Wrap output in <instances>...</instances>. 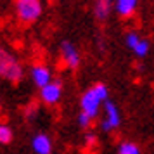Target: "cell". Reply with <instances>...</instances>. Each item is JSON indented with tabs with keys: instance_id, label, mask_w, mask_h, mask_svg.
I'll return each mask as SVG.
<instances>
[{
	"instance_id": "6da1fadb",
	"label": "cell",
	"mask_w": 154,
	"mask_h": 154,
	"mask_svg": "<svg viewBox=\"0 0 154 154\" xmlns=\"http://www.w3.org/2000/svg\"><path fill=\"white\" fill-rule=\"evenodd\" d=\"M106 100H109V88L106 83L99 82L80 95V109H82V112H85L87 116L94 119L99 116L100 106H104Z\"/></svg>"
},
{
	"instance_id": "7a4b0ae2",
	"label": "cell",
	"mask_w": 154,
	"mask_h": 154,
	"mask_svg": "<svg viewBox=\"0 0 154 154\" xmlns=\"http://www.w3.org/2000/svg\"><path fill=\"white\" fill-rule=\"evenodd\" d=\"M23 76H24V68L19 63V59L0 45V78L11 83H17L23 80Z\"/></svg>"
},
{
	"instance_id": "3957f363",
	"label": "cell",
	"mask_w": 154,
	"mask_h": 154,
	"mask_svg": "<svg viewBox=\"0 0 154 154\" xmlns=\"http://www.w3.org/2000/svg\"><path fill=\"white\" fill-rule=\"evenodd\" d=\"M14 5H16V16L23 24L36 23L43 12V5L40 0H17Z\"/></svg>"
},
{
	"instance_id": "277c9868",
	"label": "cell",
	"mask_w": 154,
	"mask_h": 154,
	"mask_svg": "<svg viewBox=\"0 0 154 154\" xmlns=\"http://www.w3.org/2000/svg\"><path fill=\"white\" fill-rule=\"evenodd\" d=\"M102 119H100V130L106 133L112 132V130H118L121 125V112L119 107L116 106V102H112L111 99L106 100L102 106Z\"/></svg>"
},
{
	"instance_id": "5b68a950",
	"label": "cell",
	"mask_w": 154,
	"mask_h": 154,
	"mask_svg": "<svg viewBox=\"0 0 154 154\" xmlns=\"http://www.w3.org/2000/svg\"><path fill=\"white\" fill-rule=\"evenodd\" d=\"M59 50H61V59H63V63L66 64V68H69V69H76L80 63H82V56H80V52H78L76 45L69 40H63L61 45H59Z\"/></svg>"
},
{
	"instance_id": "8992f818",
	"label": "cell",
	"mask_w": 154,
	"mask_h": 154,
	"mask_svg": "<svg viewBox=\"0 0 154 154\" xmlns=\"http://www.w3.org/2000/svg\"><path fill=\"white\" fill-rule=\"evenodd\" d=\"M29 78H31L33 85L38 87L40 90H42L43 87H47L54 80L52 78V69L47 64H33L31 69H29Z\"/></svg>"
},
{
	"instance_id": "52a82bcc",
	"label": "cell",
	"mask_w": 154,
	"mask_h": 154,
	"mask_svg": "<svg viewBox=\"0 0 154 154\" xmlns=\"http://www.w3.org/2000/svg\"><path fill=\"white\" fill-rule=\"evenodd\" d=\"M63 97V83L59 80H52L47 87L40 90V100L47 106H56Z\"/></svg>"
},
{
	"instance_id": "ba28073f",
	"label": "cell",
	"mask_w": 154,
	"mask_h": 154,
	"mask_svg": "<svg viewBox=\"0 0 154 154\" xmlns=\"http://www.w3.org/2000/svg\"><path fill=\"white\" fill-rule=\"evenodd\" d=\"M31 149L35 154H50L52 152V139L47 133H35L31 139Z\"/></svg>"
},
{
	"instance_id": "9c48e42d",
	"label": "cell",
	"mask_w": 154,
	"mask_h": 154,
	"mask_svg": "<svg viewBox=\"0 0 154 154\" xmlns=\"http://www.w3.org/2000/svg\"><path fill=\"white\" fill-rule=\"evenodd\" d=\"M137 0H116L114 2V11L119 17H130L137 11Z\"/></svg>"
},
{
	"instance_id": "30bf717a",
	"label": "cell",
	"mask_w": 154,
	"mask_h": 154,
	"mask_svg": "<svg viewBox=\"0 0 154 154\" xmlns=\"http://www.w3.org/2000/svg\"><path fill=\"white\" fill-rule=\"evenodd\" d=\"M112 11V4L111 2H107V0H99L94 4V17L99 19V21H104L109 17Z\"/></svg>"
},
{
	"instance_id": "8fae6325",
	"label": "cell",
	"mask_w": 154,
	"mask_h": 154,
	"mask_svg": "<svg viewBox=\"0 0 154 154\" xmlns=\"http://www.w3.org/2000/svg\"><path fill=\"white\" fill-rule=\"evenodd\" d=\"M116 154H142V151L133 140H121L118 144Z\"/></svg>"
},
{
	"instance_id": "7c38bea8",
	"label": "cell",
	"mask_w": 154,
	"mask_h": 154,
	"mask_svg": "<svg viewBox=\"0 0 154 154\" xmlns=\"http://www.w3.org/2000/svg\"><path fill=\"white\" fill-rule=\"evenodd\" d=\"M12 137H14V133H12L11 125H7V123H0V144H2V146L11 144Z\"/></svg>"
},
{
	"instance_id": "4fadbf2b",
	"label": "cell",
	"mask_w": 154,
	"mask_h": 154,
	"mask_svg": "<svg viewBox=\"0 0 154 154\" xmlns=\"http://www.w3.org/2000/svg\"><path fill=\"white\" fill-rule=\"evenodd\" d=\"M140 40H142V38H140V35L137 33V31H126V35H125V45L132 50V52L135 50V47L140 43Z\"/></svg>"
},
{
	"instance_id": "5bb4252c",
	"label": "cell",
	"mask_w": 154,
	"mask_h": 154,
	"mask_svg": "<svg viewBox=\"0 0 154 154\" xmlns=\"http://www.w3.org/2000/svg\"><path fill=\"white\" fill-rule=\"evenodd\" d=\"M149 49H151V43H149V40H147V38H142V40H140V43L135 47L133 54L139 57V59H142V57H146L147 54H149Z\"/></svg>"
},
{
	"instance_id": "9a60e30c",
	"label": "cell",
	"mask_w": 154,
	"mask_h": 154,
	"mask_svg": "<svg viewBox=\"0 0 154 154\" xmlns=\"http://www.w3.org/2000/svg\"><path fill=\"white\" fill-rule=\"evenodd\" d=\"M76 123H78L80 128H83V130L88 132V128H90V125H92V118H90V116H87L85 112L80 111V114L76 116Z\"/></svg>"
},
{
	"instance_id": "2e32d148",
	"label": "cell",
	"mask_w": 154,
	"mask_h": 154,
	"mask_svg": "<svg viewBox=\"0 0 154 154\" xmlns=\"http://www.w3.org/2000/svg\"><path fill=\"white\" fill-rule=\"evenodd\" d=\"M83 142L85 146H95V142H97V135L94 132H87L83 135Z\"/></svg>"
},
{
	"instance_id": "e0dca14e",
	"label": "cell",
	"mask_w": 154,
	"mask_h": 154,
	"mask_svg": "<svg viewBox=\"0 0 154 154\" xmlns=\"http://www.w3.org/2000/svg\"><path fill=\"white\" fill-rule=\"evenodd\" d=\"M38 112V107H36V104H31L26 107V111H24V114H26V119H35V114Z\"/></svg>"
}]
</instances>
